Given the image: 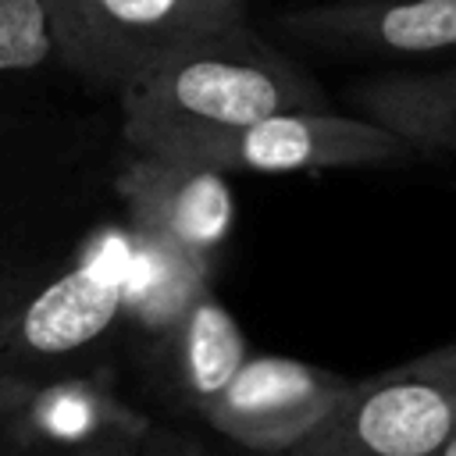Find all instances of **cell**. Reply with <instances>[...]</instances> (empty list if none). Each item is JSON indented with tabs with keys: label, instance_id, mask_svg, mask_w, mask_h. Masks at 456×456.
Instances as JSON below:
<instances>
[{
	"label": "cell",
	"instance_id": "6da1fadb",
	"mask_svg": "<svg viewBox=\"0 0 456 456\" xmlns=\"http://www.w3.org/2000/svg\"><path fill=\"white\" fill-rule=\"evenodd\" d=\"M114 103L121 142L142 153H164L281 110H331L306 68L246 21L171 50L135 75Z\"/></svg>",
	"mask_w": 456,
	"mask_h": 456
},
{
	"label": "cell",
	"instance_id": "7a4b0ae2",
	"mask_svg": "<svg viewBox=\"0 0 456 456\" xmlns=\"http://www.w3.org/2000/svg\"><path fill=\"white\" fill-rule=\"evenodd\" d=\"M132 246L135 232L107 203L14 310L0 335V370L32 385L107 374L118 360Z\"/></svg>",
	"mask_w": 456,
	"mask_h": 456
},
{
	"label": "cell",
	"instance_id": "3957f363",
	"mask_svg": "<svg viewBox=\"0 0 456 456\" xmlns=\"http://www.w3.org/2000/svg\"><path fill=\"white\" fill-rule=\"evenodd\" d=\"M118 114L0 110V242L89 224L110 203Z\"/></svg>",
	"mask_w": 456,
	"mask_h": 456
},
{
	"label": "cell",
	"instance_id": "277c9868",
	"mask_svg": "<svg viewBox=\"0 0 456 456\" xmlns=\"http://www.w3.org/2000/svg\"><path fill=\"white\" fill-rule=\"evenodd\" d=\"M86 93L118 96L171 50L246 21L242 0H46Z\"/></svg>",
	"mask_w": 456,
	"mask_h": 456
},
{
	"label": "cell",
	"instance_id": "5b68a950",
	"mask_svg": "<svg viewBox=\"0 0 456 456\" xmlns=\"http://www.w3.org/2000/svg\"><path fill=\"white\" fill-rule=\"evenodd\" d=\"M167 157H185L217 171L246 175H296V171H338V167H374L420 157L395 132L338 110H281L260 121L196 135L164 150Z\"/></svg>",
	"mask_w": 456,
	"mask_h": 456
},
{
	"label": "cell",
	"instance_id": "8992f818",
	"mask_svg": "<svg viewBox=\"0 0 456 456\" xmlns=\"http://www.w3.org/2000/svg\"><path fill=\"white\" fill-rule=\"evenodd\" d=\"M110 207L135 235L157 239L207 271L217 267L235 224V192L224 171L128 146L110 171Z\"/></svg>",
	"mask_w": 456,
	"mask_h": 456
},
{
	"label": "cell",
	"instance_id": "52a82bcc",
	"mask_svg": "<svg viewBox=\"0 0 456 456\" xmlns=\"http://www.w3.org/2000/svg\"><path fill=\"white\" fill-rule=\"evenodd\" d=\"M456 431V388L406 367L349 385L335 410L278 456H435Z\"/></svg>",
	"mask_w": 456,
	"mask_h": 456
},
{
	"label": "cell",
	"instance_id": "ba28073f",
	"mask_svg": "<svg viewBox=\"0 0 456 456\" xmlns=\"http://www.w3.org/2000/svg\"><path fill=\"white\" fill-rule=\"evenodd\" d=\"M274 32L328 61H417L456 53V0H317L281 11Z\"/></svg>",
	"mask_w": 456,
	"mask_h": 456
},
{
	"label": "cell",
	"instance_id": "9c48e42d",
	"mask_svg": "<svg viewBox=\"0 0 456 456\" xmlns=\"http://www.w3.org/2000/svg\"><path fill=\"white\" fill-rule=\"evenodd\" d=\"M346 388L349 381L289 356H246L203 417L246 449L285 452L335 410Z\"/></svg>",
	"mask_w": 456,
	"mask_h": 456
},
{
	"label": "cell",
	"instance_id": "30bf717a",
	"mask_svg": "<svg viewBox=\"0 0 456 456\" xmlns=\"http://www.w3.org/2000/svg\"><path fill=\"white\" fill-rule=\"evenodd\" d=\"M246 356L249 349L242 328L214 296V289H207L182 310L171 328H164L125 363L142 370V378L164 403L189 413H207V406L239 374Z\"/></svg>",
	"mask_w": 456,
	"mask_h": 456
},
{
	"label": "cell",
	"instance_id": "8fae6325",
	"mask_svg": "<svg viewBox=\"0 0 456 456\" xmlns=\"http://www.w3.org/2000/svg\"><path fill=\"white\" fill-rule=\"evenodd\" d=\"M342 96L353 114L395 132L417 153H456V64L363 75Z\"/></svg>",
	"mask_w": 456,
	"mask_h": 456
},
{
	"label": "cell",
	"instance_id": "7c38bea8",
	"mask_svg": "<svg viewBox=\"0 0 456 456\" xmlns=\"http://www.w3.org/2000/svg\"><path fill=\"white\" fill-rule=\"evenodd\" d=\"M71 75L46 0H0V110L68 107Z\"/></svg>",
	"mask_w": 456,
	"mask_h": 456
},
{
	"label": "cell",
	"instance_id": "4fadbf2b",
	"mask_svg": "<svg viewBox=\"0 0 456 456\" xmlns=\"http://www.w3.org/2000/svg\"><path fill=\"white\" fill-rule=\"evenodd\" d=\"M82 228H64V232H39L25 239H7L0 242V335L7 331L14 310L21 299L32 292L39 278H46L78 242Z\"/></svg>",
	"mask_w": 456,
	"mask_h": 456
},
{
	"label": "cell",
	"instance_id": "5bb4252c",
	"mask_svg": "<svg viewBox=\"0 0 456 456\" xmlns=\"http://www.w3.org/2000/svg\"><path fill=\"white\" fill-rule=\"evenodd\" d=\"M32 388H36L32 381L0 370V452L21 449V417Z\"/></svg>",
	"mask_w": 456,
	"mask_h": 456
},
{
	"label": "cell",
	"instance_id": "9a60e30c",
	"mask_svg": "<svg viewBox=\"0 0 456 456\" xmlns=\"http://www.w3.org/2000/svg\"><path fill=\"white\" fill-rule=\"evenodd\" d=\"M139 438L142 431L135 424H118V428H107L86 442H75V445H43L50 456H139Z\"/></svg>",
	"mask_w": 456,
	"mask_h": 456
},
{
	"label": "cell",
	"instance_id": "2e32d148",
	"mask_svg": "<svg viewBox=\"0 0 456 456\" xmlns=\"http://www.w3.org/2000/svg\"><path fill=\"white\" fill-rule=\"evenodd\" d=\"M139 456H210L200 442L182 438L175 431H150L139 438Z\"/></svg>",
	"mask_w": 456,
	"mask_h": 456
},
{
	"label": "cell",
	"instance_id": "e0dca14e",
	"mask_svg": "<svg viewBox=\"0 0 456 456\" xmlns=\"http://www.w3.org/2000/svg\"><path fill=\"white\" fill-rule=\"evenodd\" d=\"M406 370L424 374V378H435V381L456 388V342L452 346H442V349H435V353H428V356H420L413 363H406Z\"/></svg>",
	"mask_w": 456,
	"mask_h": 456
},
{
	"label": "cell",
	"instance_id": "ac0fdd59",
	"mask_svg": "<svg viewBox=\"0 0 456 456\" xmlns=\"http://www.w3.org/2000/svg\"><path fill=\"white\" fill-rule=\"evenodd\" d=\"M435 456H456V431L449 435V442H445V445H442V449H438Z\"/></svg>",
	"mask_w": 456,
	"mask_h": 456
}]
</instances>
